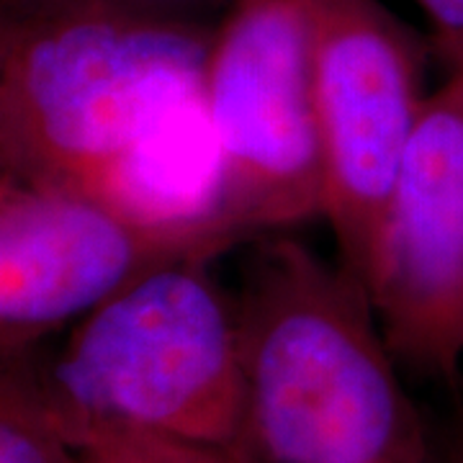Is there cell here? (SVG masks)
Instances as JSON below:
<instances>
[{
  "label": "cell",
  "mask_w": 463,
  "mask_h": 463,
  "mask_svg": "<svg viewBox=\"0 0 463 463\" xmlns=\"http://www.w3.org/2000/svg\"><path fill=\"white\" fill-rule=\"evenodd\" d=\"M212 32L111 0H0L8 173L121 201L142 160L199 109Z\"/></svg>",
  "instance_id": "6da1fadb"
},
{
  "label": "cell",
  "mask_w": 463,
  "mask_h": 463,
  "mask_svg": "<svg viewBox=\"0 0 463 463\" xmlns=\"http://www.w3.org/2000/svg\"><path fill=\"white\" fill-rule=\"evenodd\" d=\"M258 240L237 298L255 463H440L364 283Z\"/></svg>",
  "instance_id": "7a4b0ae2"
},
{
  "label": "cell",
  "mask_w": 463,
  "mask_h": 463,
  "mask_svg": "<svg viewBox=\"0 0 463 463\" xmlns=\"http://www.w3.org/2000/svg\"><path fill=\"white\" fill-rule=\"evenodd\" d=\"M50 412L75 450L160 438L255 463L237 298L209 258L149 270L39 355Z\"/></svg>",
  "instance_id": "3957f363"
},
{
  "label": "cell",
  "mask_w": 463,
  "mask_h": 463,
  "mask_svg": "<svg viewBox=\"0 0 463 463\" xmlns=\"http://www.w3.org/2000/svg\"><path fill=\"white\" fill-rule=\"evenodd\" d=\"M199 111L219 219L258 240L322 216L315 0H234L209 39Z\"/></svg>",
  "instance_id": "277c9868"
},
{
  "label": "cell",
  "mask_w": 463,
  "mask_h": 463,
  "mask_svg": "<svg viewBox=\"0 0 463 463\" xmlns=\"http://www.w3.org/2000/svg\"><path fill=\"white\" fill-rule=\"evenodd\" d=\"M248 242L212 212L165 214L75 188L0 178V350L36 347L149 270Z\"/></svg>",
  "instance_id": "5b68a950"
},
{
  "label": "cell",
  "mask_w": 463,
  "mask_h": 463,
  "mask_svg": "<svg viewBox=\"0 0 463 463\" xmlns=\"http://www.w3.org/2000/svg\"><path fill=\"white\" fill-rule=\"evenodd\" d=\"M428 50L381 0H315L325 212L340 265L365 286L399 165L422 116Z\"/></svg>",
  "instance_id": "8992f818"
},
{
  "label": "cell",
  "mask_w": 463,
  "mask_h": 463,
  "mask_svg": "<svg viewBox=\"0 0 463 463\" xmlns=\"http://www.w3.org/2000/svg\"><path fill=\"white\" fill-rule=\"evenodd\" d=\"M365 291L402 368L463 373V65L448 70L417 121L386 201Z\"/></svg>",
  "instance_id": "52a82bcc"
},
{
  "label": "cell",
  "mask_w": 463,
  "mask_h": 463,
  "mask_svg": "<svg viewBox=\"0 0 463 463\" xmlns=\"http://www.w3.org/2000/svg\"><path fill=\"white\" fill-rule=\"evenodd\" d=\"M39 381L36 347L0 350V463H75Z\"/></svg>",
  "instance_id": "ba28073f"
},
{
  "label": "cell",
  "mask_w": 463,
  "mask_h": 463,
  "mask_svg": "<svg viewBox=\"0 0 463 463\" xmlns=\"http://www.w3.org/2000/svg\"><path fill=\"white\" fill-rule=\"evenodd\" d=\"M75 463H248L212 448L185 446L160 438H116L78 450Z\"/></svg>",
  "instance_id": "9c48e42d"
},
{
  "label": "cell",
  "mask_w": 463,
  "mask_h": 463,
  "mask_svg": "<svg viewBox=\"0 0 463 463\" xmlns=\"http://www.w3.org/2000/svg\"><path fill=\"white\" fill-rule=\"evenodd\" d=\"M432 26V47L446 70L463 65V0H417Z\"/></svg>",
  "instance_id": "30bf717a"
},
{
  "label": "cell",
  "mask_w": 463,
  "mask_h": 463,
  "mask_svg": "<svg viewBox=\"0 0 463 463\" xmlns=\"http://www.w3.org/2000/svg\"><path fill=\"white\" fill-rule=\"evenodd\" d=\"M111 3L142 11V14H155V16L191 18V11H196L201 5H212L216 0H111Z\"/></svg>",
  "instance_id": "8fae6325"
},
{
  "label": "cell",
  "mask_w": 463,
  "mask_h": 463,
  "mask_svg": "<svg viewBox=\"0 0 463 463\" xmlns=\"http://www.w3.org/2000/svg\"><path fill=\"white\" fill-rule=\"evenodd\" d=\"M440 463H463V446L458 448V450H456V453H453L448 461H440Z\"/></svg>",
  "instance_id": "7c38bea8"
},
{
  "label": "cell",
  "mask_w": 463,
  "mask_h": 463,
  "mask_svg": "<svg viewBox=\"0 0 463 463\" xmlns=\"http://www.w3.org/2000/svg\"><path fill=\"white\" fill-rule=\"evenodd\" d=\"M8 173V167H5V160H3V152H0V178Z\"/></svg>",
  "instance_id": "4fadbf2b"
}]
</instances>
